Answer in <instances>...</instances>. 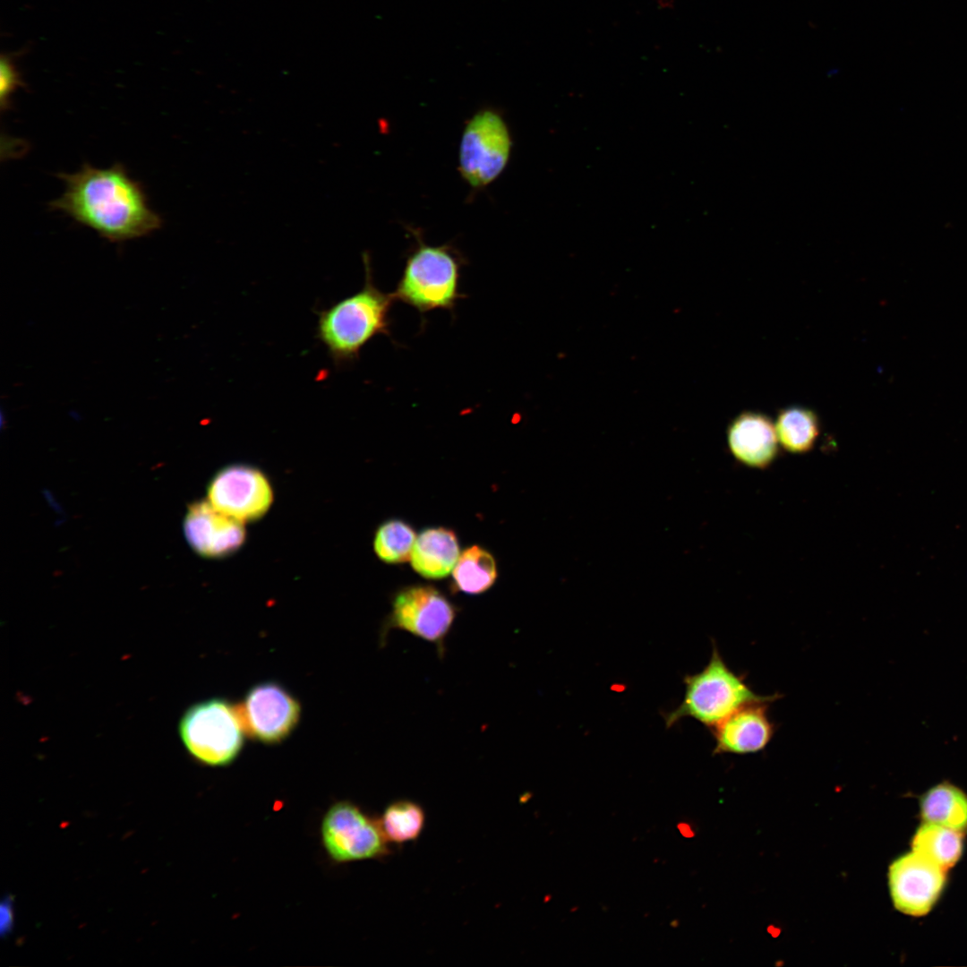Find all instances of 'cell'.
Returning <instances> with one entry per match:
<instances>
[{"label":"cell","mask_w":967,"mask_h":967,"mask_svg":"<svg viewBox=\"0 0 967 967\" xmlns=\"http://www.w3.org/2000/svg\"><path fill=\"white\" fill-rule=\"evenodd\" d=\"M57 175L65 189L49 203L50 208L109 242L142 237L161 227L162 220L149 206L141 184L121 164L108 168L84 164L75 173Z\"/></svg>","instance_id":"obj_1"},{"label":"cell","mask_w":967,"mask_h":967,"mask_svg":"<svg viewBox=\"0 0 967 967\" xmlns=\"http://www.w3.org/2000/svg\"><path fill=\"white\" fill-rule=\"evenodd\" d=\"M365 278L363 287L329 307L317 311L315 338L329 358L340 367L356 361L374 337L390 338V310L395 299L375 285L367 252L363 253Z\"/></svg>","instance_id":"obj_2"},{"label":"cell","mask_w":967,"mask_h":967,"mask_svg":"<svg viewBox=\"0 0 967 967\" xmlns=\"http://www.w3.org/2000/svg\"><path fill=\"white\" fill-rule=\"evenodd\" d=\"M415 244L409 251L401 277L392 295L425 313L434 310L453 312L465 295L459 291L461 270L466 261L451 244L432 245L411 229Z\"/></svg>","instance_id":"obj_3"},{"label":"cell","mask_w":967,"mask_h":967,"mask_svg":"<svg viewBox=\"0 0 967 967\" xmlns=\"http://www.w3.org/2000/svg\"><path fill=\"white\" fill-rule=\"evenodd\" d=\"M682 702L664 715L667 727L691 717L714 728L740 707L757 702L772 703L779 694L758 695L745 681V675L732 671L714 646L708 663L699 672L684 678Z\"/></svg>","instance_id":"obj_4"},{"label":"cell","mask_w":967,"mask_h":967,"mask_svg":"<svg viewBox=\"0 0 967 967\" xmlns=\"http://www.w3.org/2000/svg\"><path fill=\"white\" fill-rule=\"evenodd\" d=\"M183 745L193 759L208 766H227L241 753L244 735L238 706L213 697L192 705L178 725Z\"/></svg>","instance_id":"obj_5"},{"label":"cell","mask_w":967,"mask_h":967,"mask_svg":"<svg viewBox=\"0 0 967 967\" xmlns=\"http://www.w3.org/2000/svg\"><path fill=\"white\" fill-rule=\"evenodd\" d=\"M512 138L502 115L492 107L475 112L466 123L458 147V171L474 189L484 188L505 170Z\"/></svg>","instance_id":"obj_6"},{"label":"cell","mask_w":967,"mask_h":967,"mask_svg":"<svg viewBox=\"0 0 967 967\" xmlns=\"http://www.w3.org/2000/svg\"><path fill=\"white\" fill-rule=\"evenodd\" d=\"M321 836L327 854L337 863L380 859L390 851L379 819L347 800L338 801L326 811Z\"/></svg>","instance_id":"obj_7"},{"label":"cell","mask_w":967,"mask_h":967,"mask_svg":"<svg viewBox=\"0 0 967 967\" xmlns=\"http://www.w3.org/2000/svg\"><path fill=\"white\" fill-rule=\"evenodd\" d=\"M237 706L246 735L266 745L288 738L301 717L300 702L272 680L252 686Z\"/></svg>","instance_id":"obj_8"},{"label":"cell","mask_w":967,"mask_h":967,"mask_svg":"<svg viewBox=\"0 0 967 967\" xmlns=\"http://www.w3.org/2000/svg\"><path fill=\"white\" fill-rule=\"evenodd\" d=\"M273 496L267 475L245 464L222 467L207 488V500L214 508L243 523L262 518L270 509Z\"/></svg>","instance_id":"obj_9"},{"label":"cell","mask_w":967,"mask_h":967,"mask_svg":"<svg viewBox=\"0 0 967 967\" xmlns=\"http://www.w3.org/2000/svg\"><path fill=\"white\" fill-rule=\"evenodd\" d=\"M455 617L453 604L436 588L407 586L396 594L381 638L391 629H399L435 644L441 653Z\"/></svg>","instance_id":"obj_10"},{"label":"cell","mask_w":967,"mask_h":967,"mask_svg":"<svg viewBox=\"0 0 967 967\" xmlns=\"http://www.w3.org/2000/svg\"><path fill=\"white\" fill-rule=\"evenodd\" d=\"M894 907L900 912L920 917L936 905L946 884V871L914 851L894 860L887 872Z\"/></svg>","instance_id":"obj_11"},{"label":"cell","mask_w":967,"mask_h":967,"mask_svg":"<svg viewBox=\"0 0 967 967\" xmlns=\"http://www.w3.org/2000/svg\"><path fill=\"white\" fill-rule=\"evenodd\" d=\"M184 533L193 550L209 559L235 552L246 538L244 523L218 510L208 500L195 501L188 507Z\"/></svg>","instance_id":"obj_12"},{"label":"cell","mask_w":967,"mask_h":967,"mask_svg":"<svg viewBox=\"0 0 967 967\" xmlns=\"http://www.w3.org/2000/svg\"><path fill=\"white\" fill-rule=\"evenodd\" d=\"M768 702L746 705L711 729L714 754L745 755L763 750L775 728L768 715Z\"/></svg>","instance_id":"obj_13"},{"label":"cell","mask_w":967,"mask_h":967,"mask_svg":"<svg viewBox=\"0 0 967 967\" xmlns=\"http://www.w3.org/2000/svg\"><path fill=\"white\" fill-rule=\"evenodd\" d=\"M727 443L739 462L754 468L767 467L778 454L774 424L760 413L743 412L736 416L727 429Z\"/></svg>","instance_id":"obj_14"},{"label":"cell","mask_w":967,"mask_h":967,"mask_svg":"<svg viewBox=\"0 0 967 967\" xmlns=\"http://www.w3.org/2000/svg\"><path fill=\"white\" fill-rule=\"evenodd\" d=\"M459 555L454 532L432 527L416 537L410 561L413 569L423 578L441 579L453 570Z\"/></svg>","instance_id":"obj_15"},{"label":"cell","mask_w":967,"mask_h":967,"mask_svg":"<svg viewBox=\"0 0 967 967\" xmlns=\"http://www.w3.org/2000/svg\"><path fill=\"white\" fill-rule=\"evenodd\" d=\"M919 806L923 822L967 831V793L954 783L944 781L930 787L920 795Z\"/></svg>","instance_id":"obj_16"},{"label":"cell","mask_w":967,"mask_h":967,"mask_svg":"<svg viewBox=\"0 0 967 967\" xmlns=\"http://www.w3.org/2000/svg\"><path fill=\"white\" fill-rule=\"evenodd\" d=\"M911 845L912 851L947 871L963 855L964 833L923 822L914 833Z\"/></svg>","instance_id":"obj_17"},{"label":"cell","mask_w":967,"mask_h":967,"mask_svg":"<svg viewBox=\"0 0 967 967\" xmlns=\"http://www.w3.org/2000/svg\"><path fill=\"white\" fill-rule=\"evenodd\" d=\"M774 427L780 445L794 454L810 451L819 435L817 415L809 408L798 406L781 410Z\"/></svg>","instance_id":"obj_18"},{"label":"cell","mask_w":967,"mask_h":967,"mask_svg":"<svg viewBox=\"0 0 967 967\" xmlns=\"http://www.w3.org/2000/svg\"><path fill=\"white\" fill-rule=\"evenodd\" d=\"M457 588L466 594L478 595L488 590L497 578L493 556L478 545L466 548L452 570Z\"/></svg>","instance_id":"obj_19"},{"label":"cell","mask_w":967,"mask_h":967,"mask_svg":"<svg viewBox=\"0 0 967 967\" xmlns=\"http://www.w3.org/2000/svg\"><path fill=\"white\" fill-rule=\"evenodd\" d=\"M379 822L389 843L403 844L420 836L425 825V812L415 801L398 800L385 808Z\"/></svg>","instance_id":"obj_20"},{"label":"cell","mask_w":967,"mask_h":967,"mask_svg":"<svg viewBox=\"0 0 967 967\" xmlns=\"http://www.w3.org/2000/svg\"><path fill=\"white\" fill-rule=\"evenodd\" d=\"M416 536L414 529L406 522L390 519L377 529L373 549L380 560L386 563H402L411 559Z\"/></svg>","instance_id":"obj_21"},{"label":"cell","mask_w":967,"mask_h":967,"mask_svg":"<svg viewBox=\"0 0 967 967\" xmlns=\"http://www.w3.org/2000/svg\"><path fill=\"white\" fill-rule=\"evenodd\" d=\"M0 93L1 107H8L12 94L25 84L21 80L20 72L13 63V56L2 55L0 59Z\"/></svg>","instance_id":"obj_22"},{"label":"cell","mask_w":967,"mask_h":967,"mask_svg":"<svg viewBox=\"0 0 967 967\" xmlns=\"http://www.w3.org/2000/svg\"><path fill=\"white\" fill-rule=\"evenodd\" d=\"M13 913L10 903H3L1 906V931L6 932L12 927Z\"/></svg>","instance_id":"obj_23"}]
</instances>
